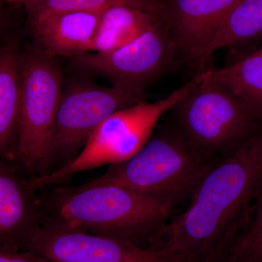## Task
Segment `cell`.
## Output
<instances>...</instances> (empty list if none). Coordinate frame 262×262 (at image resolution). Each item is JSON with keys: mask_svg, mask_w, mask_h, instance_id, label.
Here are the masks:
<instances>
[{"mask_svg": "<svg viewBox=\"0 0 262 262\" xmlns=\"http://www.w3.org/2000/svg\"><path fill=\"white\" fill-rule=\"evenodd\" d=\"M262 184V125L217 163L146 250L173 262H222L248 222Z\"/></svg>", "mask_w": 262, "mask_h": 262, "instance_id": "1", "label": "cell"}, {"mask_svg": "<svg viewBox=\"0 0 262 262\" xmlns=\"http://www.w3.org/2000/svg\"><path fill=\"white\" fill-rule=\"evenodd\" d=\"M40 226L81 231L146 249L172 216L170 202L89 181L37 191Z\"/></svg>", "mask_w": 262, "mask_h": 262, "instance_id": "2", "label": "cell"}, {"mask_svg": "<svg viewBox=\"0 0 262 262\" xmlns=\"http://www.w3.org/2000/svg\"><path fill=\"white\" fill-rule=\"evenodd\" d=\"M215 165L194 152L175 122L157 125L145 145L130 159L110 165L94 183L117 184L174 206L189 198Z\"/></svg>", "mask_w": 262, "mask_h": 262, "instance_id": "3", "label": "cell"}, {"mask_svg": "<svg viewBox=\"0 0 262 262\" xmlns=\"http://www.w3.org/2000/svg\"><path fill=\"white\" fill-rule=\"evenodd\" d=\"M203 74L198 71L192 80L163 99L142 101L113 114L93 132L75 159L48 175L30 177L31 187L38 191L62 185L76 173L130 159L149 141L164 114L187 96Z\"/></svg>", "mask_w": 262, "mask_h": 262, "instance_id": "4", "label": "cell"}, {"mask_svg": "<svg viewBox=\"0 0 262 262\" xmlns=\"http://www.w3.org/2000/svg\"><path fill=\"white\" fill-rule=\"evenodd\" d=\"M170 110L190 147L212 165L230 155L262 125L212 78L210 68L203 70L201 80Z\"/></svg>", "mask_w": 262, "mask_h": 262, "instance_id": "5", "label": "cell"}, {"mask_svg": "<svg viewBox=\"0 0 262 262\" xmlns=\"http://www.w3.org/2000/svg\"><path fill=\"white\" fill-rule=\"evenodd\" d=\"M61 69L42 49L21 55V91L15 163L28 177L50 173V148L63 91Z\"/></svg>", "mask_w": 262, "mask_h": 262, "instance_id": "6", "label": "cell"}, {"mask_svg": "<svg viewBox=\"0 0 262 262\" xmlns=\"http://www.w3.org/2000/svg\"><path fill=\"white\" fill-rule=\"evenodd\" d=\"M144 101V90L121 86L77 82L63 89L50 148V173L75 159L108 117Z\"/></svg>", "mask_w": 262, "mask_h": 262, "instance_id": "7", "label": "cell"}, {"mask_svg": "<svg viewBox=\"0 0 262 262\" xmlns=\"http://www.w3.org/2000/svg\"><path fill=\"white\" fill-rule=\"evenodd\" d=\"M175 46L161 20L134 40L114 51L89 52L72 58L77 70L107 79L113 85L144 90L172 64Z\"/></svg>", "mask_w": 262, "mask_h": 262, "instance_id": "8", "label": "cell"}, {"mask_svg": "<svg viewBox=\"0 0 262 262\" xmlns=\"http://www.w3.org/2000/svg\"><path fill=\"white\" fill-rule=\"evenodd\" d=\"M48 262H173L160 253L102 236L40 226L24 248Z\"/></svg>", "mask_w": 262, "mask_h": 262, "instance_id": "9", "label": "cell"}, {"mask_svg": "<svg viewBox=\"0 0 262 262\" xmlns=\"http://www.w3.org/2000/svg\"><path fill=\"white\" fill-rule=\"evenodd\" d=\"M14 163L0 160V249L24 250L40 227L37 192Z\"/></svg>", "mask_w": 262, "mask_h": 262, "instance_id": "10", "label": "cell"}, {"mask_svg": "<svg viewBox=\"0 0 262 262\" xmlns=\"http://www.w3.org/2000/svg\"><path fill=\"white\" fill-rule=\"evenodd\" d=\"M243 0H166L163 18L176 53L184 61H198L220 22Z\"/></svg>", "mask_w": 262, "mask_h": 262, "instance_id": "11", "label": "cell"}, {"mask_svg": "<svg viewBox=\"0 0 262 262\" xmlns=\"http://www.w3.org/2000/svg\"><path fill=\"white\" fill-rule=\"evenodd\" d=\"M103 11L63 12L29 24L43 51L74 58L92 51Z\"/></svg>", "mask_w": 262, "mask_h": 262, "instance_id": "12", "label": "cell"}, {"mask_svg": "<svg viewBox=\"0 0 262 262\" xmlns=\"http://www.w3.org/2000/svg\"><path fill=\"white\" fill-rule=\"evenodd\" d=\"M21 55L15 39L0 46V160L10 163L18 140Z\"/></svg>", "mask_w": 262, "mask_h": 262, "instance_id": "13", "label": "cell"}, {"mask_svg": "<svg viewBox=\"0 0 262 262\" xmlns=\"http://www.w3.org/2000/svg\"><path fill=\"white\" fill-rule=\"evenodd\" d=\"M161 20L156 13L130 5L110 7L101 13L91 52L105 53L122 47Z\"/></svg>", "mask_w": 262, "mask_h": 262, "instance_id": "14", "label": "cell"}, {"mask_svg": "<svg viewBox=\"0 0 262 262\" xmlns=\"http://www.w3.org/2000/svg\"><path fill=\"white\" fill-rule=\"evenodd\" d=\"M261 37L262 0H243L215 29L198 59L200 69L221 48L239 46Z\"/></svg>", "mask_w": 262, "mask_h": 262, "instance_id": "15", "label": "cell"}, {"mask_svg": "<svg viewBox=\"0 0 262 262\" xmlns=\"http://www.w3.org/2000/svg\"><path fill=\"white\" fill-rule=\"evenodd\" d=\"M210 76L262 123V55H248L228 67L210 68Z\"/></svg>", "mask_w": 262, "mask_h": 262, "instance_id": "16", "label": "cell"}, {"mask_svg": "<svg viewBox=\"0 0 262 262\" xmlns=\"http://www.w3.org/2000/svg\"><path fill=\"white\" fill-rule=\"evenodd\" d=\"M127 5L160 15L161 0H28L24 4L28 24L37 19L70 11H103L110 7Z\"/></svg>", "mask_w": 262, "mask_h": 262, "instance_id": "17", "label": "cell"}, {"mask_svg": "<svg viewBox=\"0 0 262 262\" xmlns=\"http://www.w3.org/2000/svg\"><path fill=\"white\" fill-rule=\"evenodd\" d=\"M227 262H262V184L246 227L229 250Z\"/></svg>", "mask_w": 262, "mask_h": 262, "instance_id": "18", "label": "cell"}, {"mask_svg": "<svg viewBox=\"0 0 262 262\" xmlns=\"http://www.w3.org/2000/svg\"><path fill=\"white\" fill-rule=\"evenodd\" d=\"M0 262H48L24 250L0 249Z\"/></svg>", "mask_w": 262, "mask_h": 262, "instance_id": "19", "label": "cell"}, {"mask_svg": "<svg viewBox=\"0 0 262 262\" xmlns=\"http://www.w3.org/2000/svg\"><path fill=\"white\" fill-rule=\"evenodd\" d=\"M5 24H6V15H5L4 10L0 7V35L4 29ZM1 46L2 45H0V46Z\"/></svg>", "mask_w": 262, "mask_h": 262, "instance_id": "20", "label": "cell"}, {"mask_svg": "<svg viewBox=\"0 0 262 262\" xmlns=\"http://www.w3.org/2000/svg\"><path fill=\"white\" fill-rule=\"evenodd\" d=\"M28 0H0V4L8 3V4L24 5Z\"/></svg>", "mask_w": 262, "mask_h": 262, "instance_id": "21", "label": "cell"}, {"mask_svg": "<svg viewBox=\"0 0 262 262\" xmlns=\"http://www.w3.org/2000/svg\"><path fill=\"white\" fill-rule=\"evenodd\" d=\"M249 55H253V56H257V55H262V43L260 47L258 48L256 51H253L252 53Z\"/></svg>", "mask_w": 262, "mask_h": 262, "instance_id": "22", "label": "cell"}, {"mask_svg": "<svg viewBox=\"0 0 262 262\" xmlns=\"http://www.w3.org/2000/svg\"><path fill=\"white\" fill-rule=\"evenodd\" d=\"M222 262H226V261H225V260H223V261H222Z\"/></svg>", "mask_w": 262, "mask_h": 262, "instance_id": "23", "label": "cell"}]
</instances>
